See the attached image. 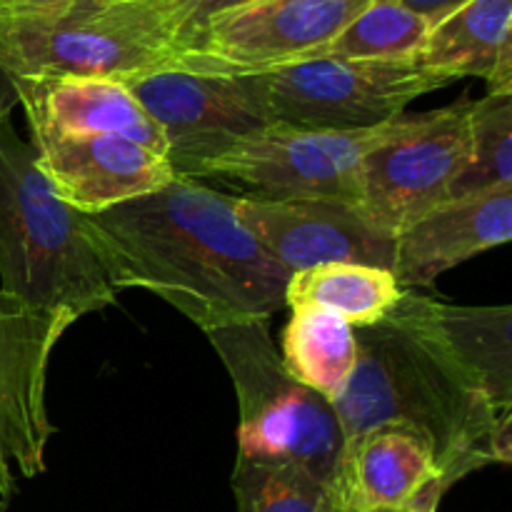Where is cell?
I'll return each mask as SVG.
<instances>
[{
    "label": "cell",
    "mask_w": 512,
    "mask_h": 512,
    "mask_svg": "<svg viewBox=\"0 0 512 512\" xmlns=\"http://www.w3.org/2000/svg\"><path fill=\"white\" fill-rule=\"evenodd\" d=\"M28 130L38 170L53 193L80 215L143 198L178 175L165 155L133 140Z\"/></svg>",
    "instance_id": "13"
},
{
    "label": "cell",
    "mask_w": 512,
    "mask_h": 512,
    "mask_svg": "<svg viewBox=\"0 0 512 512\" xmlns=\"http://www.w3.org/2000/svg\"><path fill=\"white\" fill-rule=\"evenodd\" d=\"M233 208L265 253L290 273L323 263L393 265L395 240L378 233L348 200L233 195Z\"/></svg>",
    "instance_id": "12"
},
{
    "label": "cell",
    "mask_w": 512,
    "mask_h": 512,
    "mask_svg": "<svg viewBox=\"0 0 512 512\" xmlns=\"http://www.w3.org/2000/svg\"><path fill=\"white\" fill-rule=\"evenodd\" d=\"M358 358L333 403L343 438L403 428L433 453L445 490L512 458V413L493 405L455 358L433 318V298L405 290L378 325L355 330Z\"/></svg>",
    "instance_id": "2"
},
{
    "label": "cell",
    "mask_w": 512,
    "mask_h": 512,
    "mask_svg": "<svg viewBox=\"0 0 512 512\" xmlns=\"http://www.w3.org/2000/svg\"><path fill=\"white\" fill-rule=\"evenodd\" d=\"M415 63L455 83L480 78L488 93H512V0H468L430 25Z\"/></svg>",
    "instance_id": "17"
},
{
    "label": "cell",
    "mask_w": 512,
    "mask_h": 512,
    "mask_svg": "<svg viewBox=\"0 0 512 512\" xmlns=\"http://www.w3.org/2000/svg\"><path fill=\"white\" fill-rule=\"evenodd\" d=\"M230 488L238 512H340L330 485L293 463L238 455Z\"/></svg>",
    "instance_id": "21"
},
{
    "label": "cell",
    "mask_w": 512,
    "mask_h": 512,
    "mask_svg": "<svg viewBox=\"0 0 512 512\" xmlns=\"http://www.w3.org/2000/svg\"><path fill=\"white\" fill-rule=\"evenodd\" d=\"M15 93L0 80V290L70 323L110 308L118 290L95 258L78 213L35 165L13 125Z\"/></svg>",
    "instance_id": "3"
},
{
    "label": "cell",
    "mask_w": 512,
    "mask_h": 512,
    "mask_svg": "<svg viewBox=\"0 0 512 512\" xmlns=\"http://www.w3.org/2000/svg\"><path fill=\"white\" fill-rule=\"evenodd\" d=\"M405 290L385 268L358 263H323L290 273L285 308H323L355 330L388 318Z\"/></svg>",
    "instance_id": "18"
},
{
    "label": "cell",
    "mask_w": 512,
    "mask_h": 512,
    "mask_svg": "<svg viewBox=\"0 0 512 512\" xmlns=\"http://www.w3.org/2000/svg\"><path fill=\"white\" fill-rule=\"evenodd\" d=\"M398 118L365 130H308L268 123L205 160L188 178H215L258 198H335L353 203L365 155Z\"/></svg>",
    "instance_id": "8"
},
{
    "label": "cell",
    "mask_w": 512,
    "mask_h": 512,
    "mask_svg": "<svg viewBox=\"0 0 512 512\" xmlns=\"http://www.w3.org/2000/svg\"><path fill=\"white\" fill-rule=\"evenodd\" d=\"M512 188V93L473 100L470 155L450 198Z\"/></svg>",
    "instance_id": "23"
},
{
    "label": "cell",
    "mask_w": 512,
    "mask_h": 512,
    "mask_svg": "<svg viewBox=\"0 0 512 512\" xmlns=\"http://www.w3.org/2000/svg\"><path fill=\"white\" fill-rule=\"evenodd\" d=\"M68 318L35 308L0 290V503L8 505L18 478L45 470V450L55 428L48 418L45 388L55 345Z\"/></svg>",
    "instance_id": "10"
},
{
    "label": "cell",
    "mask_w": 512,
    "mask_h": 512,
    "mask_svg": "<svg viewBox=\"0 0 512 512\" xmlns=\"http://www.w3.org/2000/svg\"><path fill=\"white\" fill-rule=\"evenodd\" d=\"M248 3H253V0H198L188 13V28H185V33H188L193 25L203 23L205 18H210V15L223 13V10L238 8V5H248Z\"/></svg>",
    "instance_id": "25"
},
{
    "label": "cell",
    "mask_w": 512,
    "mask_h": 512,
    "mask_svg": "<svg viewBox=\"0 0 512 512\" xmlns=\"http://www.w3.org/2000/svg\"><path fill=\"white\" fill-rule=\"evenodd\" d=\"M165 3H170V5H175V8H180V10H185V13H190V8H193V5L198 3V0H165Z\"/></svg>",
    "instance_id": "28"
},
{
    "label": "cell",
    "mask_w": 512,
    "mask_h": 512,
    "mask_svg": "<svg viewBox=\"0 0 512 512\" xmlns=\"http://www.w3.org/2000/svg\"><path fill=\"white\" fill-rule=\"evenodd\" d=\"M28 128L63 135L125 138L168 158L160 125L138 103L130 88L110 78H23L8 80Z\"/></svg>",
    "instance_id": "16"
},
{
    "label": "cell",
    "mask_w": 512,
    "mask_h": 512,
    "mask_svg": "<svg viewBox=\"0 0 512 512\" xmlns=\"http://www.w3.org/2000/svg\"><path fill=\"white\" fill-rule=\"evenodd\" d=\"M188 13L165 0L0 10V78H110L178 68Z\"/></svg>",
    "instance_id": "4"
},
{
    "label": "cell",
    "mask_w": 512,
    "mask_h": 512,
    "mask_svg": "<svg viewBox=\"0 0 512 512\" xmlns=\"http://www.w3.org/2000/svg\"><path fill=\"white\" fill-rule=\"evenodd\" d=\"M433 318L455 358L483 385L495 408L512 413L510 305H450L433 298Z\"/></svg>",
    "instance_id": "19"
},
{
    "label": "cell",
    "mask_w": 512,
    "mask_h": 512,
    "mask_svg": "<svg viewBox=\"0 0 512 512\" xmlns=\"http://www.w3.org/2000/svg\"><path fill=\"white\" fill-rule=\"evenodd\" d=\"M373 0H253L223 10L183 35L178 68L255 75L318 58Z\"/></svg>",
    "instance_id": "9"
},
{
    "label": "cell",
    "mask_w": 512,
    "mask_h": 512,
    "mask_svg": "<svg viewBox=\"0 0 512 512\" xmlns=\"http://www.w3.org/2000/svg\"><path fill=\"white\" fill-rule=\"evenodd\" d=\"M512 238V188L483 190L440 203L395 238L393 265L403 290L433 285L445 270Z\"/></svg>",
    "instance_id": "15"
},
{
    "label": "cell",
    "mask_w": 512,
    "mask_h": 512,
    "mask_svg": "<svg viewBox=\"0 0 512 512\" xmlns=\"http://www.w3.org/2000/svg\"><path fill=\"white\" fill-rule=\"evenodd\" d=\"M428 30V20L400 0H373L318 58L415 60Z\"/></svg>",
    "instance_id": "22"
},
{
    "label": "cell",
    "mask_w": 512,
    "mask_h": 512,
    "mask_svg": "<svg viewBox=\"0 0 512 512\" xmlns=\"http://www.w3.org/2000/svg\"><path fill=\"white\" fill-rule=\"evenodd\" d=\"M270 123L308 130H365L450 85L415 60L310 58L248 75Z\"/></svg>",
    "instance_id": "6"
},
{
    "label": "cell",
    "mask_w": 512,
    "mask_h": 512,
    "mask_svg": "<svg viewBox=\"0 0 512 512\" xmlns=\"http://www.w3.org/2000/svg\"><path fill=\"white\" fill-rule=\"evenodd\" d=\"M78 220L118 293L148 290L203 333L285 308L290 270L240 223L233 195L203 180L178 173L155 193Z\"/></svg>",
    "instance_id": "1"
},
{
    "label": "cell",
    "mask_w": 512,
    "mask_h": 512,
    "mask_svg": "<svg viewBox=\"0 0 512 512\" xmlns=\"http://www.w3.org/2000/svg\"><path fill=\"white\" fill-rule=\"evenodd\" d=\"M473 100L403 113L378 148L365 155L353 205L378 233L398 238L450 200L470 155Z\"/></svg>",
    "instance_id": "7"
},
{
    "label": "cell",
    "mask_w": 512,
    "mask_h": 512,
    "mask_svg": "<svg viewBox=\"0 0 512 512\" xmlns=\"http://www.w3.org/2000/svg\"><path fill=\"white\" fill-rule=\"evenodd\" d=\"M405 8L415 10L418 15H423L430 25L438 23L440 18L450 15L453 10H458L460 5H465L468 0H400Z\"/></svg>",
    "instance_id": "24"
},
{
    "label": "cell",
    "mask_w": 512,
    "mask_h": 512,
    "mask_svg": "<svg viewBox=\"0 0 512 512\" xmlns=\"http://www.w3.org/2000/svg\"><path fill=\"white\" fill-rule=\"evenodd\" d=\"M53 3H60V0H0V10H33Z\"/></svg>",
    "instance_id": "26"
},
{
    "label": "cell",
    "mask_w": 512,
    "mask_h": 512,
    "mask_svg": "<svg viewBox=\"0 0 512 512\" xmlns=\"http://www.w3.org/2000/svg\"><path fill=\"white\" fill-rule=\"evenodd\" d=\"M285 373L328 403L343 395L358 358L355 328L323 308H290L280 335Z\"/></svg>",
    "instance_id": "20"
},
{
    "label": "cell",
    "mask_w": 512,
    "mask_h": 512,
    "mask_svg": "<svg viewBox=\"0 0 512 512\" xmlns=\"http://www.w3.org/2000/svg\"><path fill=\"white\" fill-rule=\"evenodd\" d=\"M208 340L238 395V455L293 463L333 483L343 430L333 403L285 373L268 320L208 330Z\"/></svg>",
    "instance_id": "5"
},
{
    "label": "cell",
    "mask_w": 512,
    "mask_h": 512,
    "mask_svg": "<svg viewBox=\"0 0 512 512\" xmlns=\"http://www.w3.org/2000/svg\"><path fill=\"white\" fill-rule=\"evenodd\" d=\"M160 125L175 173L190 175L270 123L248 75L158 70L120 80Z\"/></svg>",
    "instance_id": "11"
},
{
    "label": "cell",
    "mask_w": 512,
    "mask_h": 512,
    "mask_svg": "<svg viewBox=\"0 0 512 512\" xmlns=\"http://www.w3.org/2000/svg\"><path fill=\"white\" fill-rule=\"evenodd\" d=\"M330 490L340 510H438L448 493L428 445L403 428L345 440Z\"/></svg>",
    "instance_id": "14"
},
{
    "label": "cell",
    "mask_w": 512,
    "mask_h": 512,
    "mask_svg": "<svg viewBox=\"0 0 512 512\" xmlns=\"http://www.w3.org/2000/svg\"><path fill=\"white\" fill-rule=\"evenodd\" d=\"M340 512H438L430 508H405V510H340Z\"/></svg>",
    "instance_id": "27"
}]
</instances>
